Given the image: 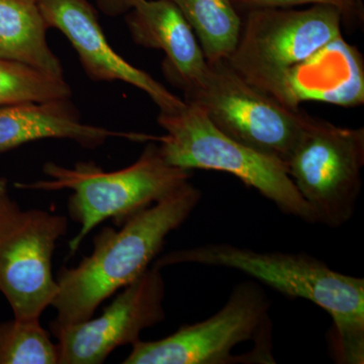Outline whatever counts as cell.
Instances as JSON below:
<instances>
[{
  "mask_svg": "<svg viewBox=\"0 0 364 364\" xmlns=\"http://www.w3.org/2000/svg\"><path fill=\"white\" fill-rule=\"evenodd\" d=\"M142 0H95L98 9L111 18L126 16Z\"/></svg>",
  "mask_w": 364,
  "mask_h": 364,
  "instance_id": "cell-20",
  "label": "cell"
},
{
  "mask_svg": "<svg viewBox=\"0 0 364 364\" xmlns=\"http://www.w3.org/2000/svg\"><path fill=\"white\" fill-rule=\"evenodd\" d=\"M202 198L188 182L176 193L136 213L121 230L105 228L95 237L93 250L77 267L62 268L52 306L57 317L51 329L92 317L100 304L140 277L161 252L167 236L191 217Z\"/></svg>",
  "mask_w": 364,
  "mask_h": 364,
  "instance_id": "cell-2",
  "label": "cell"
},
{
  "mask_svg": "<svg viewBox=\"0 0 364 364\" xmlns=\"http://www.w3.org/2000/svg\"><path fill=\"white\" fill-rule=\"evenodd\" d=\"M343 16L332 6L247 11L228 63L251 85L284 105L287 78L333 40L341 37Z\"/></svg>",
  "mask_w": 364,
  "mask_h": 364,
  "instance_id": "cell-5",
  "label": "cell"
},
{
  "mask_svg": "<svg viewBox=\"0 0 364 364\" xmlns=\"http://www.w3.org/2000/svg\"><path fill=\"white\" fill-rule=\"evenodd\" d=\"M48 28L60 31L70 42L86 75L97 82L122 81L145 92L159 107L170 111L184 105L147 72L117 54L105 37L97 11L88 0H39Z\"/></svg>",
  "mask_w": 364,
  "mask_h": 364,
  "instance_id": "cell-11",
  "label": "cell"
},
{
  "mask_svg": "<svg viewBox=\"0 0 364 364\" xmlns=\"http://www.w3.org/2000/svg\"><path fill=\"white\" fill-rule=\"evenodd\" d=\"M68 220L41 210H21L9 196L0 202V291L14 318L40 320L58 293L52 258Z\"/></svg>",
  "mask_w": 364,
  "mask_h": 364,
  "instance_id": "cell-8",
  "label": "cell"
},
{
  "mask_svg": "<svg viewBox=\"0 0 364 364\" xmlns=\"http://www.w3.org/2000/svg\"><path fill=\"white\" fill-rule=\"evenodd\" d=\"M231 268L289 298L303 299L329 314L331 350L340 364L364 363V279L332 269L306 253L259 252L227 243L165 254L154 264Z\"/></svg>",
  "mask_w": 364,
  "mask_h": 364,
  "instance_id": "cell-1",
  "label": "cell"
},
{
  "mask_svg": "<svg viewBox=\"0 0 364 364\" xmlns=\"http://www.w3.org/2000/svg\"><path fill=\"white\" fill-rule=\"evenodd\" d=\"M161 268L153 264L124 287L100 317L51 329L59 364H102L117 347L136 343L141 333L166 318Z\"/></svg>",
  "mask_w": 364,
  "mask_h": 364,
  "instance_id": "cell-10",
  "label": "cell"
},
{
  "mask_svg": "<svg viewBox=\"0 0 364 364\" xmlns=\"http://www.w3.org/2000/svg\"><path fill=\"white\" fill-rule=\"evenodd\" d=\"M364 129L311 117L287 160V173L318 224L350 221L363 188Z\"/></svg>",
  "mask_w": 364,
  "mask_h": 364,
  "instance_id": "cell-7",
  "label": "cell"
},
{
  "mask_svg": "<svg viewBox=\"0 0 364 364\" xmlns=\"http://www.w3.org/2000/svg\"><path fill=\"white\" fill-rule=\"evenodd\" d=\"M43 170L49 181L18 183L16 188L72 191L69 215L80 230L69 243L71 254L105 220L112 219L121 226L136 213L176 193L191 177L188 170L165 161L155 141H149L136 162L117 171L105 172L93 162L77 163L72 168L48 162Z\"/></svg>",
  "mask_w": 364,
  "mask_h": 364,
  "instance_id": "cell-3",
  "label": "cell"
},
{
  "mask_svg": "<svg viewBox=\"0 0 364 364\" xmlns=\"http://www.w3.org/2000/svg\"><path fill=\"white\" fill-rule=\"evenodd\" d=\"M48 30L39 0H0V58L64 77L61 61L48 45Z\"/></svg>",
  "mask_w": 364,
  "mask_h": 364,
  "instance_id": "cell-15",
  "label": "cell"
},
{
  "mask_svg": "<svg viewBox=\"0 0 364 364\" xmlns=\"http://www.w3.org/2000/svg\"><path fill=\"white\" fill-rule=\"evenodd\" d=\"M72 90L64 77L21 62L0 58V107L49 104L70 100Z\"/></svg>",
  "mask_w": 364,
  "mask_h": 364,
  "instance_id": "cell-17",
  "label": "cell"
},
{
  "mask_svg": "<svg viewBox=\"0 0 364 364\" xmlns=\"http://www.w3.org/2000/svg\"><path fill=\"white\" fill-rule=\"evenodd\" d=\"M0 364H59L58 349L40 320L0 323Z\"/></svg>",
  "mask_w": 364,
  "mask_h": 364,
  "instance_id": "cell-18",
  "label": "cell"
},
{
  "mask_svg": "<svg viewBox=\"0 0 364 364\" xmlns=\"http://www.w3.org/2000/svg\"><path fill=\"white\" fill-rule=\"evenodd\" d=\"M183 95L225 135L286 164L312 117L251 85L227 59L208 61L202 80Z\"/></svg>",
  "mask_w": 364,
  "mask_h": 364,
  "instance_id": "cell-6",
  "label": "cell"
},
{
  "mask_svg": "<svg viewBox=\"0 0 364 364\" xmlns=\"http://www.w3.org/2000/svg\"><path fill=\"white\" fill-rule=\"evenodd\" d=\"M270 301L255 282L235 287L227 303L207 320L181 326L157 341H136L124 364H233L235 347L272 343Z\"/></svg>",
  "mask_w": 364,
  "mask_h": 364,
  "instance_id": "cell-9",
  "label": "cell"
},
{
  "mask_svg": "<svg viewBox=\"0 0 364 364\" xmlns=\"http://www.w3.org/2000/svg\"><path fill=\"white\" fill-rule=\"evenodd\" d=\"M7 195H9V191H7L6 179L0 177V202H1L2 198H6Z\"/></svg>",
  "mask_w": 364,
  "mask_h": 364,
  "instance_id": "cell-21",
  "label": "cell"
},
{
  "mask_svg": "<svg viewBox=\"0 0 364 364\" xmlns=\"http://www.w3.org/2000/svg\"><path fill=\"white\" fill-rule=\"evenodd\" d=\"M237 9L251 11L256 9H291V7L306 6H326L338 9L346 20L354 21L363 18V9L358 0H231Z\"/></svg>",
  "mask_w": 364,
  "mask_h": 364,
  "instance_id": "cell-19",
  "label": "cell"
},
{
  "mask_svg": "<svg viewBox=\"0 0 364 364\" xmlns=\"http://www.w3.org/2000/svg\"><path fill=\"white\" fill-rule=\"evenodd\" d=\"M132 40L165 54L163 72L182 91L198 85L208 68L200 42L176 6L167 0H142L126 14Z\"/></svg>",
  "mask_w": 364,
  "mask_h": 364,
  "instance_id": "cell-12",
  "label": "cell"
},
{
  "mask_svg": "<svg viewBox=\"0 0 364 364\" xmlns=\"http://www.w3.org/2000/svg\"><path fill=\"white\" fill-rule=\"evenodd\" d=\"M114 136L139 142L141 133L82 123L70 100L0 107V154L46 139H66L93 149Z\"/></svg>",
  "mask_w": 364,
  "mask_h": 364,
  "instance_id": "cell-14",
  "label": "cell"
},
{
  "mask_svg": "<svg viewBox=\"0 0 364 364\" xmlns=\"http://www.w3.org/2000/svg\"><path fill=\"white\" fill-rule=\"evenodd\" d=\"M195 32L208 62L228 59L238 43L242 18L231 0H167Z\"/></svg>",
  "mask_w": 364,
  "mask_h": 364,
  "instance_id": "cell-16",
  "label": "cell"
},
{
  "mask_svg": "<svg viewBox=\"0 0 364 364\" xmlns=\"http://www.w3.org/2000/svg\"><path fill=\"white\" fill-rule=\"evenodd\" d=\"M306 100L342 107L364 102V66L360 53L338 37L299 64L287 78L284 105L299 109Z\"/></svg>",
  "mask_w": 364,
  "mask_h": 364,
  "instance_id": "cell-13",
  "label": "cell"
},
{
  "mask_svg": "<svg viewBox=\"0 0 364 364\" xmlns=\"http://www.w3.org/2000/svg\"><path fill=\"white\" fill-rule=\"evenodd\" d=\"M165 135L153 136L165 161L188 170L226 172L274 203L284 215L316 224L315 214L287 173L286 162L251 149L225 135L193 104L159 111Z\"/></svg>",
  "mask_w": 364,
  "mask_h": 364,
  "instance_id": "cell-4",
  "label": "cell"
}]
</instances>
